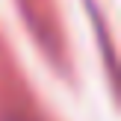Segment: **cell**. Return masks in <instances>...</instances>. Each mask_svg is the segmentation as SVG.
<instances>
[{
  "label": "cell",
  "mask_w": 121,
  "mask_h": 121,
  "mask_svg": "<svg viewBox=\"0 0 121 121\" xmlns=\"http://www.w3.org/2000/svg\"><path fill=\"white\" fill-rule=\"evenodd\" d=\"M9 121H24V118H9Z\"/></svg>",
  "instance_id": "cell-1"
}]
</instances>
